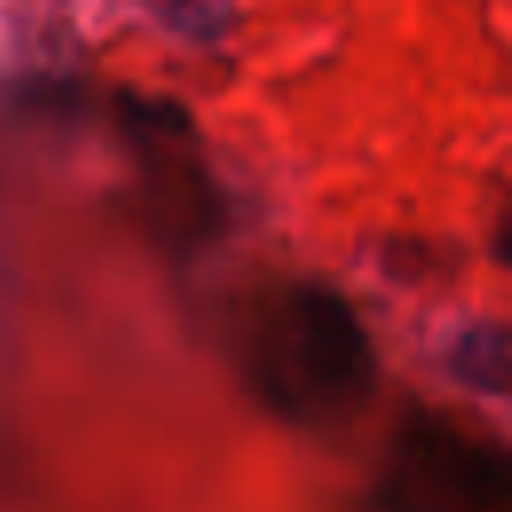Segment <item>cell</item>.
I'll use <instances>...</instances> for the list:
<instances>
[{
	"instance_id": "1",
	"label": "cell",
	"mask_w": 512,
	"mask_h": 512,
	"mask_svg": "<svg viewBox=\"0 0 512 512\" xmlns=\"http://www.w3.org/2000/svg\"><path fill=\"white\" fill-rule=\"evenodd\" d=\"M256 380L288 416H332L364 400L376 356L344 296L320 284L280 292L256 328Z\"/></svg>"
},
{
	"instance_id": "2",
	"label": "cell",
	"mask_w": 512,
	"mask_h": 512,
	"mask_svg": "<svg viewBox=\"0 0 512 512\" xmlns=\"http://www.w3.org/2000/svg\"><path fill=\"white\" fill-rule=\"evenodd\" d=\"M392 512H512L508 460L444 420H412L388 468Z\"/></svg>"
}]
</instances>
